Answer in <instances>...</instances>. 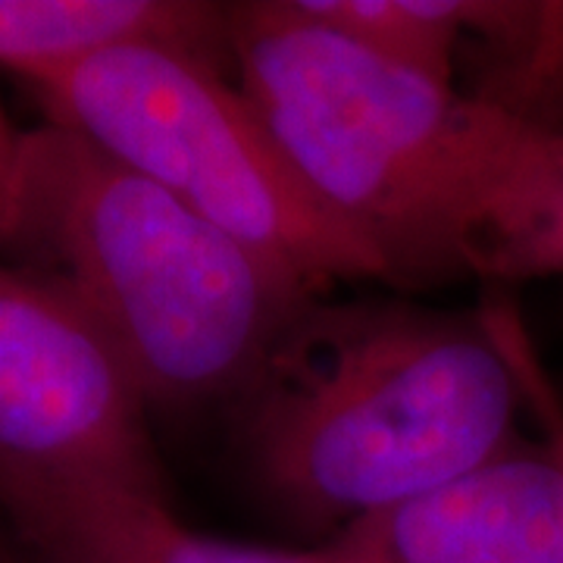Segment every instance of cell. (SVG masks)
<instances>
[{"instance_id":"obj_6","label":"cell","mask_w":563,"mask_h":563,"mask_svg":"<svg viewBox=\"0 0 563 563\" xmlns=\"http://www.w3.org/2000/svg\"><path fill=\"white\" fill-rule=\"evenodd\" d=\"M344 563H563V466L548 448L498 457L344 526L329 539Z\"/></svg>"},{"instance_id":"obj_13","label":"cell","mask_w":563,"mask_h":563,"mask_svg":"<svg viewBox=\"0 0 563 563\" xmlns=\"http://www.w3.org/2000/svg\"><path fill=\"white\" fill-rule=\"evenodd\" d=\"M0 563H16V561H0Z\"/></svg>"},{"instance_id":"obj_8","label":"cell","mask_w":563,"mask_h":563,"mask_svg":"<svg viewBox=\"0 0 563 563\" xmlns=\"http://www.w3.org/2000/svg\"><path fill=\"white\" fill-rule=\"evenodd\" d=\"M232 7L198 0H0V69L32 88L129 44L229 60Z\"/></svg>"},{"instance_id":"obj_12","label":"cell","mask_w":563,"mask_h":563,"mask_svg":"<svg viewBox=\"0 0 563 563\" xmlns=\"http://www.w3.org/2000/svg\"><path fill=\"white\" fill-rule=\"evenodd\" d=\"M536 76L539 79H554V76H563V20L558 22V29L551 32V38L544 44L542 57H539V66H536Z\"/></svg>"},{"instance_id":"obj_4","label":"cell","mask_w":563,"mask_h":563,"mask_svg":"<svg viewBox=\"0 0 563 563\" xmlns=\"http://www.w3.org/2000/svg\"><path fill=\"white\" fill-rule=\"evenodd\" d=\"M32 91L51 125L161 185L310 298L339 279H391L383 254L307 188L220 63L129 44Z\"/></svg>"},{"instance_id":"obj_9","label":"cell","mask_w":563,"mask_h":563,"mask_svg":"<svg viewBox=\"0 0 563 563\" xmlns=\"http://www.w3.org/2000/svg\"><path fill=\"white\" fill-rule=\"evenodd\" d=\"M373 54L454 85L457 54L483 41L514 54L532 76L544 41L563 16V0H291Z\"/></svg>"},{"instance_id":"obj_7","label":"cell","mask_w":563,"mask_h":563,"mask_svg":"<svg viewBox=\"0 0 563 563\" xmlns=\"http://www.w3.org/2000/svg\"><path fill=\"white\" fill-rule=\"evenodd\" d=\"M0 507L35 563H344L329 544L285 551L207 536L169 510L163 488L0 466Z\"/></svg>"},{"instance_id":"obj_5","label":"cell","mask_w":563,"mask_h":563,"mask_svg":"<svg viewBox=\"0 0 563 563\" xmlns=\"http://www.w3.org/2000/svg\"><path fill=\"white\" fill-rule=\"evenodd\" d=\"M120 344L41 266H0V466L163 488Z\"/></svg>"},{"instance_id":"obj_2","label":"cell","mask_w":563,"mask_h":563,"mask_svg":"<svg viewBox=\"0 0 563 563\" xmlns=\"http://www.w3.org/2000/svg\"><path fill=\"white\" fill-rule=\"evenodd\" d=\"M120 344L151 407L242 398L310 295L88 141L25 132L16 225Z\"/></svg>"},{"instance_id":"obj_11","label":"cell","mask_w":563,"mask_h":563,"mask_svg":"<svg viewBox=\"0 0 563 563\" xmlns=\"http://www.w3.org/2000/svg\"><path fill=\"white\" fill-rule=\"evenodd\" d=\"M22 141L25 132H16L7 120V110L0 103V242H10L16 225V203H20L22 176Z\"/></svg>"},{"instance_id":"obj_3","label":"cell","mask_w":563,"mask_h":563,"mask_svg":"<svg viewBox=\"0 0 563 563\" xmlns=\"http://www.w3.org/2000/svg\"><path fill=\"white\" fill-rule=\"evenodd\" d=\"M229 60L307 188L391 279L466 273L514 107L379 57L291 0L235 3Z\"/></svg>"},{"instance_id":"obj_10","label":"cell","mask_w":563,"mask_h":563,"mask_svg":"<svg viewBox=\"0 0 563 563\" xmlns=\"http://www.w3.org/2000/svg\"><path fill=\"white\" fill-rule=\"evenodd\" d=\"M466 273L488 279L563 276V129L517 113L504 139Z\"/></svg>"},{"instance_id":"obj_1","label":"cell","mask_w":563,"mask_h":563,"mask_svg":"<svg viewBox=\"0 0 563 563\" xmlns=\"http://www.w3.org/2000/svg\"><path fill=\"white\" fill-rule=\"evenodd\" d=\"M242 401L263 488L335 532L498 457L523 407L479 313L313 301Z\"/></svg>"}]
</instances>
